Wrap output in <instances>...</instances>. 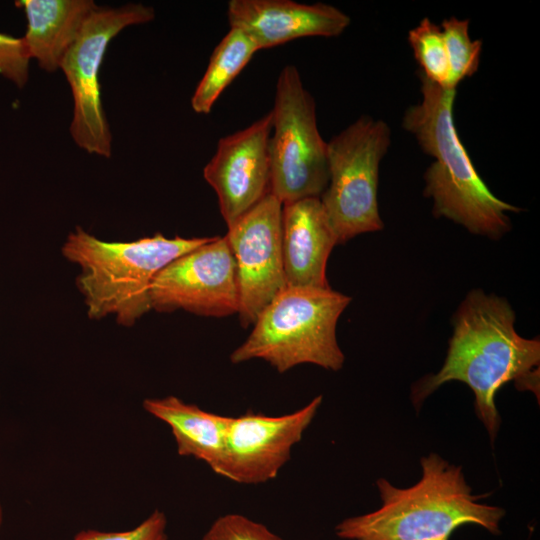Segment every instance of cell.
<instances>
[{"label":"cell","instance_id":"23","mask_svg":"<svg viewBox=\"0 0 540 540\" xmlns=\"http://www.w3.org/2000/svg\"><path fill=\"white\" fill-rule=\"evenodd\" d=\"M2 524H3V507H2L1 500H0V531H1V528H2Z\"/></svg>","mask_w":540,"mask_h":540},{"label":"cell","instance_id":"10","mask_svg":"<svg viewBox=\"0 0 540 540\" xmlns=\"http://www.w3.org/2000/svg\"><path fill=\"white\" fill-rule=\"evenodd\" d=\"M282 207L272 194L228 227L225 235L236 266L238 316L243 327L286 286L282 254Z\"/></svg>","mask_w":540,"mask_h":540},{"label":"cell","instance_id":"15","mask_svg":"<svg viewBox=\"0 0 540 540\" xmlns=\"http://www.w3.org/2000/svg\"><path fill=\"white\" fill-rule=\"evenodd\" d=\"M27 28L22 37L30 59L53 72L78 36L85 20L98 7L92 0H20Z\"/></svg>","mask_w":540,"mask_h":540},{"label":"cell","instance_id":"1","mask_svg":"<svg viewBox=\"0 0 540 540\" xmlns=\"http://www.w3.org/2000/svg\"><path fill=\"white\" fill-rule=\"evenodd\" d=\"M514 321V311L503 298L470 292L454 318L445 362L437 374L415 385L414 405L446 382H463L474 392L476 413L493 441L500 425L495 405L498 390L515 381L519 389L536 392L538 384L540 343L521 337Z\"/></svg>","mask_w":540,"mask_h":540},{"label":"cell","instance_id":"14","mask_svg":"<svg viewBox=\"0 0 540 540\" xmlns=\"http://www.w3.org/2000/svg\"><path fill=\"white\" fill-rule=\"evenodd\" d=\"M337 244L319 197L283 204L282 254L286 286L329 287L326 266Z\"/></svg>","mask_w":540,"mask_h":540},{"label":"cell","instance_id":"12","mask_svg":"<svg viewBox=\"0 0 540 540\" xmlns=\"http://www.w3.org/2000/svg\"><path fill=\"white\" fill-rule=\"evenodd\" d=\"M270 112L219 139L203 176L216 192L227 227L271 193Z\"/></svg>","mask_w":540,"mask_h":540},{"label":"cell","instance_id":"18","mask_svg":"<svg viewBox=\"0 0 540 540\" xmlns=\"http://www.w3.org/2000/svg\"><path fill=\"white\" fill-rule=\"evenodd\" d=\"M408 41L421 68L419 72L431 82L450 88V69L440 26L423 18L409 31Z\"/></svg>","mask_w":540,"mask_h":540},{"label":"cell","instance_id":"4","mask_svg":"<svg viewBox=\"0 0 540 540\" xmlns=\"http://www.w3.org/2000/svg\"><path fill=\"white\" fill-rule=\"evenodd\" d=\"M211 237L167 238L162 234L134 241H104L77 226L61 252L80 269L76 286L90 319L113 317L131 327L151 308L155 276L170 262Z\"/></svg>","mask_w":540,"mask_h":540},{"label":"cell","instance_id":"13","mask_svg":"<svg viewBox=\"0 0 540 540\" xmlns=\"http://www.w3.org/2000/svg\"><path fill=\"white\" fill-rule=\"evenodd\" d=\"M227 16L230 28L249 35L259 50L303 37H336L351 22L333 5L291 0H231Z\"/></svg>","mask_w":540,"mask_h":540},{"label":"cell","instance_id":"5","mask_svg":"<svg viewBox=\"0 0 540 540\" xmlns=\"http://www.w3.org/2000/svg\"><path fill=\"white\" fill-rule=\"evenodd\" d=\"M350 301L330 286H285L257 316L251 333L231 353L230 361L239 364L261 359L279 373L301 364L337 371L345 357L336 326Z\"/></svg>","mask_w":540,"mask_h":540},{"label":"cell","instance_id":"21","mask_svg":"<svg viewBox=\"0 0 540 540\" xmlns=\"http://www.w3.org/2000/svg\"><path fill=\"white\" fill-rule=\"evenodd\" d=\"M167 519L160 510L153 511L133 529L118 532L83 530L72 540H167Z\"/></svg>","mask_w":540,"mask_h":540},{"label":"cell","instance_id":"9","mask_svg":"<svg viewBox=\"0 0 540 540\" xmlns=\"http://www.w3.org/2000/svg\"><path fill=\"white\" fill-rule=\"evenodd\" d=\"M150 302L158 312L184 310L205 317L237 314L236 266L226 237H211L165 266L152 282Z\"/></svg>","mask_w":540,"mask_h":540},{"label":"cell","instance_id":"20","mask_svg":"<svg viewBox=\"0 0 540 540\" xmlns=\"http://www.w3.org/2000/svg\"><path fill=\"white\" fill-rule=\"evenodd\" d=\"M202 540H283L264 524L244 515L229 513L217 518Z\"/></svg>","mask_w":540,"mask_h":540},{"label":"cell","instance_id":"7","mask_svg":"<svg viewBox=\"0 0 540 540\" xmlns=\"http://www.w3.org/2000/svg\"><path fill=\"white\" fill-rule=\"evenodd\" d=\"M271 114V193L282 203L319 197L328 184L327 142L316 120L315 101L294 65L278 75Z\"/></svg>","mask_w":540,"mask_h":540},{"label":"cell","instance_id":"11","mask_svg":"<svg viewBox=\"0 0 540 540\" xmlns=\"http://www.w3.org/2000/svg\"><path fill=\"white\" fill-rule=\"evenodd\" d=\"M321 403L320 395L289 414L268 416L248 411L230 416L223 456L214 473L239 484H260L276 478Z\"/></svg>","mask_w":540,"mask_h":540},{"label":"cell","instance_id":"8","mask_svg":"<svg viewBox=\"0 0 540 540\" xmlns=\"http://www.w3.org/2000/svg\"><path fill=\"white\" fill-rule=\"evenodd\" d=\"M154 17V9L141 3L118 8L98 6L61 61L59 69L65 74L73 97L70 134L89 154L109 158L112 153V134L103 110L99 80L108 45L124 28L150 22Z\"/></svg>","mask_w":540,"mask_h":540},{"label":"cell","instance_id":"16","mask_svg":"<svg viewBox=\"0 0 540 540\" xmlns=\"http://www.w3.org/2000/svg\"><path fill=\"white\" fill-rule=\"evenodd\" d=\"M143 408L170 427L180 456L201 460L216 471L230 416L205 411L176 396L145 399Z\"/></svg>","mask_w":540,"mask_h":540},{"label":"cell","instance_id":"19","mask_svg":"<svg viewBox=\"0 0 540 540\" xmlns=\"http://www.w3.org/2000/svg\"><path fill=\"white\" fill-rule=\"evenodd\" d=\"M445 42L449 69L450 88L478 70L482 51L481 40H471L469 36V20L451 17L441 23Z\"/></svg>","mask_w":540,"mask_h":540},{"label":"cell","instance_id":"2","mask_svg":"<svg viewBox=\"0 0 540 540\" xmlns=\"http://www.w3.org/2000/svg\"><path fill=\"white\" fill-rule=\"evenodd\" d=\"M421 467V479L408 488L378 479L381 507L342 520L336 535L344 540H449L465 524L500 533L504 509L479 503L460 466L431 453L421 458Z\"/></svg>","mask_w":540,"mask_h":540},{"label":"cell","instance_id":"3","mask_svg":"<svg viewBox=\"0 0 540 540\" xmlns=\"http://www.w3.org/2000/svg\"><path fill=\"white\" fill-rule=\"evenodd\" d=\"M422 99L407 108L403 127L433 157L424 174L425 195L436 216L472 233L499 237L510 227L508 212L520 209L497 198L477 173L453 121L456 89L441 87L420 72Z\"/></svg>","mask_w":540,"mask_h":540},{"label":"cell","instance_id":"17","mask_svg":"<svg viewBox=\"0 0 540 540\" xmlns=\"http://www.w3.org/2000/svg\"><path fill=\"white\" fill-rule=\"evenodd\" d=\"M257 51L259 48L249 35L240 29L230 28L211 54L206 71L192 95V109L199 114L210 113L222 92Z\"/></svg>","mask_w":540,"mask_h":540},{"label":"cell","instance_id":"6","mask_svg":"<svg viewBox=\"0 0 540 540\" xmlns=\"http://www.w3.org/2000/svg\"><path fill=\"white\" fill-rule=\"evenodd\" d=\"M391 143L386 122L362 116L327 142L329 179L320 196L338 244L383 228L379 165Z\"/></svg>","mask_w":540,"mask_h":540},{"label":"cell","instance_id":"22","mask_svg":"<svg viewBox=\"0 0 540 540\" xmlns=\"http://www.w3.org/2000/svg\"><path fill=\"white\" fill-rule=\"evenodd\" d=\"M30 57L22 37L0 33V75L18 88H23L29 79Z\"/></svg>","mask_w":540,"mask_h":540}]
</instances>
